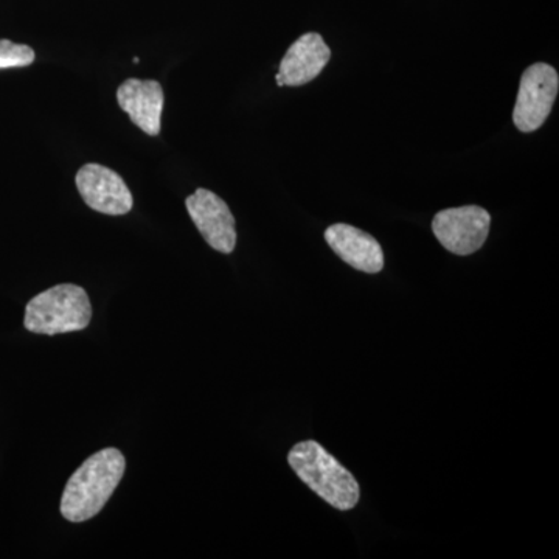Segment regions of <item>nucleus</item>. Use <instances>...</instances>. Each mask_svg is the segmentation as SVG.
Instances as JSON below:
<instances>
[{
	"label": "nucleus",
	"mask_w": 559,
	"mask_h": 559,
	"mask_svg": "<svg viewBox=\"0 0 559 559\" xmlns=\"http://www.w3.org/2000/svg\"><path fill=\"white\" fill-rule=\"evenodd\" d=\"M127 460L116 448L87 459L70 477L61 499V514L69 522H86L97 516L119 487Z\"/></svg>",
	"instance_id": "nucleus-1"
},
{
	"label": "nucleus",
	"mask_w": 559,
	"mask_h": 559,
	"mask_svg": "<svg viewBox=\"0 0 559 559\" xmlns=\"http://www.w3.org/2000/svg\"><path fill=\"white\" fill-rule=\"evenodd\" d=\"M120 108L148 135H159L165 95L159 81L130 79L117 91Z\"/></svg>",
	"instance_id": "nucleus-9"
},
{
	"label": "nucleus",
	"mask_w": 559,
	"mask_h": 559,
	"mask_svg": "<svg viewBox=\"0 0 559 559\" xmlns=\"http://www.w3.org/2000/svg\"><path fill=\"white\" fill-rule=\"evenodd\" d=\"M325 240L334 253L355 270L378 274L384 267L380 242L358 227L333 224L325 230Z\"/></svg>",
	"instance_id": "nucleus-10"
},
{
	"label": "nucleus",
	"mask_w": 559,
	"mask_h": 559,
	"mask_svg": "<svg viewBox=\"0 0 559 559\" xmlns=\"http://www.w3.org/2000/svg\"><path fill=\"white\" fill-rule=\"evenodd\" d=\"M288 462L297 477L334 509L348 511L358 506V480L318 441L297 443L289 451Z\"/></svg>",
	"instance_id": "nucleus-2"
},
{
	"label": "nucleus",
	"mask_w": 559,
	"mask_h": 559,
	"mask_svg": "<svg viewBox=\"0 0 559 559\" xmlns=\"http://www.w3.org/2000/svg\"><path fill=\"white\" fill-rule=\"evenodd\" d=\"M491 215L479 205L447 209L437 213L432 230L444 249L455 255H471L487 241Z\"/></svg>",
	"instance_id": "nucleus-5"
},
{
	"label": "nucleus",
	"mask_w": 559,
	"mask_h": 559,
	"mask_svg": "<svg viewBox=\"0 0 559 559\" xmlns=\"http://www.w3.org/2000/svg\"><path fill=\"white\" fill-rule=\"evenodd\" d=\"M91 320L92 305L86 290L62 283L28 301L24 325L31 333L55 336L86 330Z\"/></svg>",
	"instance_id": "nucleus-3"
},
{
	"label": "nucleus",
	"mask_w": 559,
	"mask_h": 559,
	"mask_svg": "<svg viewBox=\"0 0 559 559\" xmlns=\"http://www.w3.org/2000/svg\"><path fill=\"white\" fill-rule=\"evenodd\" d=\"M35 61V50L25 44L0 39V69L27 68Z\"/></svg>",
	"instance_id": "nucleus-11"
},
{
	"label": "nucleus",
	"mask_w": 559,
	"mask_h": 559,
	"mask_svg": "<svg viewBox=\"0 0 559 559\" xmlns=\"http://www.w3.org/2000/svg\"><path fill=\"white\" fill-rule=\"evenodd\" d=\"M87 207L103 215H127L132 209V194L123 178L100 164H86L75 178Z\"/></svg>",
	"instance_id": "nucleus-7"
},
{
	"label": "nucleus",
	"mask_w": 559,
	"mask_h": 559,
	"mask_svg": "<svg viewBox=\"0 0 559 559\" xmlns=\"http://www.w3.org/2000/svg\"><path fill=\"white\" fill-rule=\"evenodd\" d=\"M331 60V50L319 33L300 36L286 51L277 76V84L283 86H304L318 79Z\"/></svg>",
	"instance_id": "nucleus-8"
},
{
	"label": "nucleus",
	"mask_w": 559,
	"mask_h": 559,
	"mask_svg": "<svg viewBox=\"0 0 559 559\" xmlns=\"http://www.w3.org/2000/svg\"><path fill=\"white\" fill-rule=\"evenodd\" d=\"M559 76L546 62H536L522 73L520 94L513 110V123L521 132L543 127L557 100Z\"/></svg>",
	"instance_id": "nucleus-4"
},
{
	"label": "nucleus",
	"mask_w": 559,
	"mask_h": 559,
	"mask_svg": "<svg viewBox=\"0 0 559 559\" xmlns=\"http://www.w3.org/2000/svg\"><path fill=\"white\" fill-rule=\"evenodd\" d=\"M186 207L210 248L221 253L234 252L237 246V226L229 205L218 194L207 189H198L187 198Z\"/></svg>",
	"instance_id": "nucleus-6"
}]
</instances>
